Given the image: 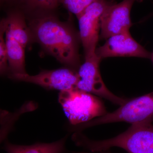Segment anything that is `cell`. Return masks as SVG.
<instances>
[{
	"label": "cell",
	"mask_w": 153,
	"mask_h": 153,
	"mask_svg": "<svg viewBox=\"0 0 153 153\" xmlns=\"http://www.w3.org/2000/svg\"><path fill=\"white\" fill-rule=\"evenodd\" d=\"M95 0H58L61 4L69 12L77 17Z\"/></svg>",
	"instance_id": "cell-15"
},
{
	"label": "cell",
	"mask_w": 153,
	"mask_h": 153,
	"mask_svg": "<svg viewBox=\"0 0 153 153\" xmlns=\"http://www.w3.org/2000/svg\"><path fill=\"white\" fill-rule=\"evenodd\" d=\"M28 10L39 14L49 13L57 7L58 0H21Z\"/></svg>",
	"instance_id": "cell-13"
},
{
	"label": "cell",
	"mask_w": 153,
	"mask_h": 153,
	"mask_svg": "<svg viewBox=\"0 0 153 153\" xmlns=\"http://www.w3.org/2000/svg\"><path fill=\"white\" fill-rule=\"evenodd\" d=\"M151 59H152V62L153 63V53L152 54V56H151Z\"/></svg>",
	"instance_id": "cell-16"
},
{
	"label": "cell",
	"mask_w": 153,
	"mask_h": 153,
	"mask_svg": "<svg viewBox=\"0 0 153 153\" xmlns=\"http://www.w3.org/2000/svg\"><path fill=\"white\" fill-rule=\"evenodd\" d=\"M72 140L76 146L91 152H101L114 147L123 149L129 153H153V125L152 123L132 124L124 132L117 136L101 141H92L80 133Z\"/></svg>",
	"instance_id": "cell-2"
},
{
	"label": "cell",
	"mask_w": 153,
	"mask_h": 153,
	"mask_svg": "<svg viewBox=\"0 0 153 153\" xmlns=\"http://www.w3.org/2000/svg\"><path fill=\"white\" fill-rule=\"evenodd\" d=\"M113 3L111 0H95L76 17L85 57L95 54L100 38L102 16Z\"/></svg>",
	"instance_id": "cell-5"
},
{
	"label": "cell",
	"mask_w": 153,
	"mask_h": 153,
	"mask_svg": "<svg viewBox=\"0 0 153 153\" xmlns=\"http://www.w3.org/2000/svg\"><path fill=\"white\" fill-rule=\"evenodd\" d=\"M2 1H4V0H2Z\"/></svg>",
	"instance_id": "cell-18"
},
{
	"label": "cell",
	"mask_w": 153,
	"mask_h": 153,
	"mask_svg": "<svg viewBox=\"0 0 153 153\" xmlns=\"http://www.w3.org/2000/svg\"><path fill=\"white\" fill-rule=\"evenodd\" d=\"M96 54L101 60L111 57H137L151 58L152 54L139 44L129 31L114 35L97 48Z\"/></svg>",
	"instance_id": "cell-9"
},
{
	"label": "cell",
	"mask_w": 153,
	"mask_h": 153,
	"mask_svg": "<svg viewBox=\"0 0 153 153\" xmlns=\"http://www.w3.org/2000/svg\"><path fill=\"white\" fill-rule=\"evenodd\" d=\"M4 19L6 30L25 49L31 41L34 40L23 14L19 11H12Z\"/></svg>",
	"instance_id": "cell-10"
},
{
	"label": "cell",
	"mask_w": 153,
	"mask_h": 153,
	"mask_svg": "<svg viewBox=\"0 0 153 153\" xmlns=\"http://www.w3.org/2000/svg\"><path fill=\"white\" fill-rule=\"evenodd\" d=\"M58 100L73 125L85 123L106 114L104 105L99 99L77 88L60 91Z\"/></svg>",
	"instance_id": "cell-3"
},
{
	"label": "cell",
	"mask_w": 153,
	"mask_h": 153,
	"mask_svg": "<svg viewBox=\"0 0 153 153\" xmlns=\"http://www.w3.org/2000/svg\"><path fill=\"white\" fill-rule=\"evenodd\" d=\"M66 137L55 142L37 143L31 146L14 145L7 141L4 149L7 153H64Z\"/></svg>",
	"instance_id": "cell-12"
},
{
	"label": "cell",
	"mask_w": 153,
	"mask_h": 153,
	"mask_svg": "<svg viewBox=\"0 0 153 153\" xmlns=\"http://www.w3.org/2000/svg\"></svg>",
	"instance_id": "cell-20"
},
{
	"label": "cell",
	"mask_w": 153,
	"mask_h": 153,
	"mask_svg": "<svg viewBox=\"0 0 153 153\" xmlns=\"http://www.w3.org/2000/svg\"><path fill=\"white\" fill-rule=\"evenodd\" d=\"M153 121V92L126 102L113 112L85 123L82 128L125 122L131 124Z\"/></svg>",
	"instance_id": "cell-4"
},
{
	"label": "cell",
	"mask_w": 153,
	"mask_h": 153,
	"mask_svg": "<svg viewBox=\"0 0 153 153\" xmlns=\"http://www.w3.org/2000/svg\"><path fill=\"white\" fill-rule=\"evenodd\" d=\"M135 0L113 3L102 14L100 20V39H107L114 35L128 32L132 23L131 11Z\"/></svg>",
	"instance_id": "cell-8"
},
{
	"label": "cell",
	"mask_w": 153,
	"mask_h": 153,
	"mask_svg": "<svg viewBox=\"0 0 153 153\" xmlns=\"http://www.w3.org/2000/svg\"><path fill=\"white\" fill-rule=\"evenodd\" d=\"M152 15H153V13L152 14Z\"/></svg>",
	"instance_id": "cell-19"
},
{
	"label": "cell",
	"mask_w": 153,
	"mask_h": 153,
	"mask_svg": "<svg viewBox=\"0 0 153 153\" xmlns=\"http://www.w3.org/2000/svg\"><path fill=\"white\" fill-rule=\"evenodd\" d=\"M33 40L60 63L79 66L78 40L70 26L50 13L36 15L29 24Z\"/></svg>",
	"instance_id": "cell-1"
},
{
	"label": "cell",
	"mask_w": 153,
	"mask_h": 153,
	"mask_svg": "<svg viewBox=\"0 0 153 153\" xmlns=\"http://www.w3.org/2000/svg\"><path fill=\"white\" fill-rule=\"evenodd\" d=\"M135 1H138V0H135Z\"/></svg>",
	"instance_id": "cell-17"
},
{
	"label": "cell",
	"mask_w": 153,
	"mask_h": 153,
	"mask_svg": "<svg viewBox=\"0 0 153 153\" xmlns=\"http://www.w3.org/2000/svg\"><path fill=\"white\" fill-rule=\"evenodd\" d=\"M101 60L96 53L85 57V61L77 72L79 80L76 88L101 97L114 104L122 105L126 102L125 100L111 93L102 80L99 67Z\"/></svg>",
	"instance_id": "cell-6"
},
{
	"label": "cell",
	"mask_w": 153,
	"mask_h": 153,
	"mask_svg": "<svg viewBox=\"0 0 153 153\" xmlns=\"http://www.w3.org/2000/svg\"><path fill=\"white\" fill-rule=\"evenodd\" d=\"M9 77L15 80L30 82L60 91L76 88L79 80L77 72L67 68L43 70L35 75H30L27 73L10 74Z\"/></svg>",
	"instance_id": "cell-7"
},
{
	"label": "cell",
	"mask_w": 153,
	"mask_h": 153,
	"mask_svg": "<svg viewBox=\"0 0 153 153\" xmlns=\"http://www.w3.org/2000/svg\"><path fill=\"white\" fill-rule=\"evenodd\" d=\"M5 39L10 74H26L25 48L7 30Z\"/></svg>",
	"instance_id": "cell-11"
},
{
	"label": "cell",
	"mask_w": 153,
	"mask_h": 153,
	"mask_svg": "<svg viewBox=\"0 0 153 153\" xmlns=\"http://www.w3.org/2000/svg\"><path fill=\"white\" fill-rule=\"evenodd\" d=\"M6 23L4 19L0 24V71L1 74H4L9 70L7 51L6 45L5 33Z\"/></svg>",
	"instance_id": "cell-14"
}]
</instances>
